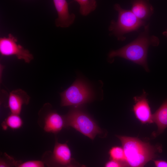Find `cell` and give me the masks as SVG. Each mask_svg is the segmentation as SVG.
Instances as JSON below:
<instances>
[{"mask_svg": "<svg viewBox=\"0 0 167 167\" xmlns=\"http://www.w3.org/2000/svg\"><path fill=\"white\" fill-rule=\"evenodd\" d=\"M131 4V11L141 20L148 19L153 13V7L148 1L135 0Z\"/></svg>", "mask_w": 167, "mask_h": 167, "instance_id": "cell-12", "label": "cell"}, {"mask_svg": "<svg viewBox=\"0 0 167 167\" xmlns=\"http://www.w3.org/2000/svg\"><path fill=\"white\" fill-rule=\"evenodd\" d=\"M0 53L3 56H15L28 63L34 58L28 50L17 43V39L11 34L0 38Z\"/></svg>", "mask_w": 167, "mask_h": 167, "instance_id": "cell-7", "label": "cell"}, {"mask_svg": "<svg viewBox=\"0 0 167 167\" xmlns=\"http://www.w3.org/2000/svg\"><path fill=\"white\" fill-rule=\"evenodd\" d=\"M120 140L126 157V167H144L155 158L161 147L155 146L134 137L118 136Z\"/></svg>", "mask_w": 167, "mask_h": 167, "instance_id": "cell-2", "label": "cell"}, {"mask_svg": "<svg viewBox=\"0 0 167 167\" xmlns=\"http://www.w3.org/2000/svg\"><path fill=\"white\" fill-rule=\"evenodd\" d=\"M114 8L118 12V18L116 21H111L109 30L118 40H124L126 39L124 37L125 34L136 31L146 25L145 22L138 19L131 10L124 9L117 3L114 4Z\"/></svg>", "mask_w": 167, "mask_h": 167, "instance_id": "cell-3", "label": "cell"}, {"mask_svg": "<svg viewBox=\"0 0 167 167\" xmlns=\"http://www.w3.org/2000/svg\"><path fill=\"white\" fill-rule=\"evenodd\" d=\"M23 124V120L19 115L11 113L3 122L2 126L4 130H6L8 127L16 130L20 128Z\"/></svg>", "mask_w": 167, "mask_h": 167, "instance_id": "cell-14", "label": "cell"}, {"mask_svg": "<svg viewBox=\"0 0 167 167\" xmlns=\"http://www.w3.org/2000/svg\"><path fill=\"white\" fill-rule=\"evenodd\" d=\"M41 122V126L47 132L57 133L65 127L64 116L53 111L46 112Z\"/></svg>", "mask_w": 167, "mask_h": 167, "instance_id": "cell-10", "label": "cell"}, {"mask_svg": "<svg viewBox=\"0 0 167 167\" xmlns=\"http://www.w3.org/2000/svg\"><path fill=\"white\" fill-rule=\"evenodd\" d=\"M45 165L41 160H31L24 162L18 161L15 167H45Z\"/></svg>", "mask_w": 167, "mask_h": 167, "instance_id": "cell-18", "label": "cell"}, {"mask_svg": "<svg viewBox=\"0 0 167 167\" xmlns=\"http://www.w3.org/2000/svg\"><path fill=\"white\" fill-rule=\"evenodd\" d=\"M149 31V24L146 25L143 31L137 38L118 49L110 51L109 58L121 57L142 66L146 71L148 72L147 62L148 47L151 45L157 46L160 43L157 37L150 35Z\"/></svg>", "mask_w": 167, "mask_h": 167, "instance_id": "cell-1", "label": "cell"}, {"mask_svg": "<svg viewBox=\"0 0 167 167\" xmlns=\"http://www.w3.org/2000/svg\"><path fill=\"white\" fill-rule=\"evenodd\" d=\"M147 94L143 90L141 96L133 98L135 104L133 105V111L136 118L143 124L153 122L152 114L147 98Z\"/></svg>", "mask_w": 167, "mask_h": 167, "instance_id": "cell-8", "label": "cell"}, {"mask_svg": "<svg viewBox=\"0 0 167 167\" xmlns=\"http://www.w3.org/2000/svg\"><path fill=\"white\" fill-rule=\"evenodd\" d=\"M53 4L58 14V18L55 21L57 27L68 28L75 22V15L70 13L69 11L68 4L65 0H54Z\"/></svg>", "mask_w": 167, "mask_h": 167, "instance_id": "cell-9", "label": "cell"}, {"mask_svg": "<svg viewBox=\"0 0 167 167\" xmlns=\"http://www.w3.org/2000/svg\"><path fill=\"white\" fill-rule=\"evenodd\" d=\"M17 161L6 153H1L0 157V167H15Z\"/></svg>", "mask_w": 167, "mask_h": 167, "instance_id": "cell-17", "label": "cell"}, {"mask_svg": "<svg viewBox=\"0 0 167 167\" xmlns=\"http://www.w3.org/2000/svg\"><path fill=\"white\" fill-rule=\"evenodd\" d=\"M75 2L79 4V13L84 16H87L94 11L97 6L95 0H75Z\"/></svg>", "mask_w": 167, "mask_h": 167, "instance_id": "cell-15", "label": "cell"}, {"mask_svg": "<svg viewBox=\"0 0 167 167\" xmlns=\"http://www.w3.org/2000/svg\"><path fill=\"white\" fill-rule=\"evenodd\" d=\"M110 159L120 162L126 167V157L124 150L122 147L114 146L109 150Z\"/></svg>", "mask_w": 167, "mask_h": 167, "instance_id": "cell-16", "label": "cell"}, {"mask_svg": "<svg viewBox=\"0 0 167 167\" xmlns=\"http://www.w3.org/2000/svg\"><path fill=\"white\" fill-rule=\"evenodd\" d=\"M73 159L67 144L59 143L56 140L53 152H46L41 161L47 167H66Z\"/></svg>", "mask_w": 167, "mask_h": 167, "instance_id": "cell-6", "label": "cell"}, {"mask_svg": "<svg viewBox=\"0 0 167 167\" xmlns=\"http://www.w3.org/2000/svg\"><path fill=\"white\" fill-rule=\"evenodd\" d=\"M104 167H125V166L120 162L110 159L105 163Z\"/></svg>", "mask_w": 167, "mask_h": 167, "instance_id": "cell-19", "label": "cell"}, {"mask_svg": "<svg viewBox=\"0 0 167 167\" xmlns=\"http://www.w3.org/2000/svg\"><path fill=\"white\" fill-rule=\"evenodd\" d=\"M152 120L158 127L156 135L162 133L167 127V98L152 114Z\"/></svg>", "mask_w": 167, "mask_h": 167, "instance_id": "cell-13", "label": "cell"}, {"mask_svg": "<svg viewBox=\"0 0 167 167\" xmlns=\"http://www.w3.org/2000/svg\"><path fill=\"white\" fill-rule=\"evenodd\" d=\"M66 167H85L84 166L79 164L73 159L71 163Z\"/></svg>", "mask_w": 167, "mask_h": 167, "instance_id": "cell-21", "label": "cell"}, {"mask_svg": "<svg viewBox=\"0 0 167 167\" xmlns=\"http://www.w3.org/2000/svg\"><path fill=\"white\" fill-rule=\"evenodd\" d=\"M156 167H167V161L162 160H153Z\"/></svg>", "mask_w": 167, "mask_h": 167, "instance_id": "cell-20", "label": "cell"}, {"mask_svg": "<svg viewBox=\"0 0 167 167\" xmlns=\"http://www.w3.org/2000/svg\"><path fill=\"white\" fill-rule=\"evenodd\" d=\"M30 98L27 94L21 89L11 91L9 95L8 107L11 113L19 115L24 104L29 103Z\"/></svg>", "mask_w": 167, "mask_h": 167, "instance_id": "cell-11", "label": "cell"}, {"mask_svg": "<svg viewBox=\"0 0 167 167\" xmlns=\"http://www.w3.org/2000/svg\"><path fill=\"white\" fill-rule=\"evenodd\" d=\"M65 127H71L92 139L102 131L88 114L76 109L70 110L64 116Z\"/></svg>", "mask_w": 167, "mask_h": 167, "instance_id": "cell-4", "label": "cell"}, {"mask_svg": "<svg viewBox=\"0 0 167 167\" xmlns=\"http://www.w3.org/2000/svg\"><path fill=\"white\" fill-rule=\"evenodd\" d=\"M61 105L76 107L91 101L93 93L90 88L83 81L77 79L60 94Z\"/></svg>", "mask_w": 167, "mask_h": 167, "instance_id": "cell-5", "label": "cell"}, {"mask_svg": "<svg viewBox=\"0 0 167 167\" xmlns=\"http://www.w3.org/2000/svg\"><path fill=\"white\" fill-rule=\"evenodd\" d=\"M162 34L167 37V29L162 33Z\"/></svg>", "mask_w": 167, "mask_h": 167, "instance_id": "cell-22", "label": "cell"}]
</instances>
